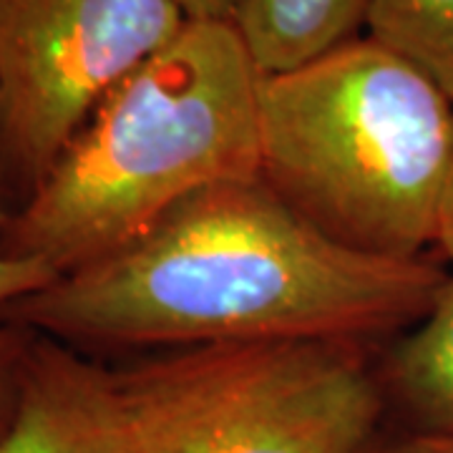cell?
Wrapping results in <instances>:
<instances>
[{"label":"cell","mask_w":453,"mask_h":453,"mask_svg":"<svg viewBox=\"0 0 453 453\" xmlns=\"http://www.w3.org/2000/svg\"><path fill=\"white\" fill-rule=\"evenodd\" d=\"M368 453H453V436L443 434H416V436L390 443L386 449H371Z\"/></svg>","instance_id":"cell-12"},{"label":"cell","mask_w":453,"mask_h":453,"mask_svg":"<svg viewBox=\"0 0 453 453\" xmlns=\"http://www.w3.org/2000/svg\"><path fill=\"white\" fill-rule=\"evenodd\" d=\"M372 0H240L234 26L262 76L310 64L368 26Z\"/></svg>","instance_id":"cell-7"},{"label":"cell","mask_w":453,"mask_h":453,"mask_svg":"<svg viewBox=\"0 0 453 453\" xmlns=\"http://www.w3.org/2000/svg\"><path fill=\"white\" fill-rule=\"evenodd\" d=\"M386 383L418 434L453 436V273L441 282L421 320L395 340Z\"/></svg>","instance_id":"cell-8"},{"label":"cell","mask_w":453,"mask_h":453,"mask_svg":"<svg viewBox=\"0 0 453 453\" xmlns=\"http://www.w3.org/2000/svg\"><path fill=\"white\" fill-rule=\"evenodd\" d=\"M451 162L453 101L371 35L259 81V177L356 252L436 247Z\"/></svg>","instance_id":"cell-3"},{"label":"cell","mask_w":453,"mask_h":453,"mask_svg":"<svg viewBox=\"0 0 453 453\" xmlns=\"http://www.w3.org/2000/svg\"><path fill=\"white\" fill-rule=\"evenodd\" d=\"M187 20H219L234 23L240 0H172Z\"/></svg>","instance_id":"cell-11"},{"label":"cell","mask_w":453,"mask_h":453,"mask_svg":"<svg viewBox=\"0 0 453 453\" xmlns=\"http://www.w3.org/2000/svg\"><path fill=\"white\" fill-rule=\"evenodd\" d=\"M259 81L234 23L187 20L0 219V252L65 275L139 240L184 199L259 177Z\"/></svg>","instance_id":"cell-2"},{"label":"cell","mask_w":453,"mask_h":453,"mask_svg":"<svg viewBox=\"0 0 453 453\" xmlns=\"http://www.w3.org/2000/svg\"><path fill=\"white\" fill-rule=\"evenodd\" d=\"M368 31L428 73L453 101V0H372Z\"/></svg>","instance_id":"cell-9"},{"label":"cell","mask_w":453,"mask_h":453,"mask_svg":"<svg viewBox=\"0 0 453 453\" xmlns=\"http://www.w3.org/2000/svg\"><path fill=\"white\" fill-rule=\"evenodd\" d=\"M357 345L211 342L119 372L149 453H368L383 390Z\"/></svg>","instance_id":"cell-4"},{"label":"cell","mask_w":453,"mask_h":453,"mask_svg":"<svg viewBox=\"0 0 453 453\" xmlns=\"http://www.w3.org/2000/svg\"><path fill=\"white\" fill-rule=\"evenodd\" d=\"M0 453H149L121 372L31 333Z\"/></svg>","instance_id":"cell-6"},{"label":"cell","mask_w":453,"mask_h":453,"mask_svg":"<svg viewBox=\"0 0 453 453\" xmlns=\"http://www.w3.org/2000/svg\"><path fill=\"white\" fill-rule=\"evenodd\" d=\"M58 277L49 265L31 257H11L0 252V310L20 297H28L33 292L49 288ZM31 338V330L16 325L0 323V426L13 411L18 388V368L26 350V342Z\"/></svg>","instance_id":"cell-10"},{"label":"cell","mask_w":453,"mask_h":453,"mask_svg":"<svg viewBox=\"0 0 453 453\" xmlns=\"http://www.w3.org/2000/svg\"><path fill=\"white\" fill-rule=\"evenodd\" d=\"M184 26L172 0H0V189L31 195L98 101Z\"/></svg>","instance_id":"cell-5"},{"label":"cell","mask_w":453,"mask_h":453,"mask_svg":"<svg viewBox=\"0 0 453 453\" xmlns=\"http://www.w3.org/2000/svg\"><path fill=\"white\" fill-rule=\"evenodd\" d=\"M446 270L330 240L262 177L184 199L139 240L0 310L71 348L240 340L363 342L403 333Z\"/></svg>","instance_id":"cell-1"},{"label":"cell","mask_w":453,"mask_h":453,"mask_svg":"<svg viewBox=\"0 0 453 453\" xmlns=\"http://www.w3.org/2000/svg\"><path fill=\"white\" fill-rule=\"evenodd\" d=\"M436 247L443 252V257L453 265V162L451 174H449V181H446V192H443V202H441Z\"/></svg>","instance_id":"cell-13"}]
</instances>
